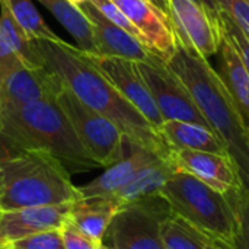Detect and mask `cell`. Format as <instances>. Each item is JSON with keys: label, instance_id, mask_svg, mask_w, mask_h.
Listing matches in <instances>:
<instances>
[{"label": "cell", "instance_id": "obj_1", "mask_svg": "<svg viewBox=\"0 0 249 249\" xmlns=\"http://www.w3.org/2000/svg\"><path fill=\"white\" fill-rule=\"evenodd\" d=\"M31 51L36 61L54 73L82 102L111 120L131 146L160 158L171 156L172 149L160 133L79 47H73L61 38L58 41L35 39L31 41Z\"/></svg>", "mask_w": 249, "mask_h": 249}, {"label": "cell", "instance_id": "obj_2", "mask_svg": "<svg viewBox=\"0 0 249 249\" xmlns=\"http://www.w3.org/2000/svg\"><path fill=\"white\" fill-rule=\"evenodd\" d=\"M168 66L193 95L235 165L241 187L249 193V127L225 80L209 60L178 41Z\"/></svg>", "mask_w": 249, "mask_h": 249}, {"label": "cell", "instance_id": "obj_3", "mask_svg": "<svg viewBox=\"0 0 249 249\" xmlns=\"http://www.w3.org/2000/svg\"><path fill=\"white\" fill-rule=\"evenodd\" d=\"M0 146H4L6 152H45L58 159L67 171L101 168L85 150L55 101H35L0 111Z\"/></svg>", "mask_w": 249, "mask_h": 249}, {"label": "cell", "instance_id": "obj_4", "mask_svg": "<svg viewBox=\"0 0 249 249\" xmlns=\"http://www.w3.org/2000/svg\"><path fill=\"white\" fill-rule=\"evenodd\" d=\"M80 197L67 168L39 150L0 155V212L73 203Z\"/></svg>", "mask_w": 249, "mask_h": 249}, {"label": "cell", "instance_id": "obj_5", "mask_svg": "<svg viewBox=\"0 0 249 249\" xmlns=\"http://www.w3.org/2000/svg\"><path fill=\"white\" fill-rule=\"evenodd\" d=\"M172 212L231 244L235 241L236 217L232 203L198 178L184 171H175L159 193Z\"/></svg>", "mask_w": 249, "mask_h": 249}, {"label": "cell", "instance_id": "obj_6", "mask_svg": "<svg viewBox=\"0 0 249 249\" xmlns=\"http://www.w3.org/2000/svg\"><path fill=\"white\" fill-rule=\"evenodd\" d=\"M55 102L70 121L85 150L101 168H108L125 156V137L111 120L88 107L64 85Z\"/></svg>", "mask_w": 249, "mask_h": 249}, {"label": "cell", "instance_id": "obj_7", "mask_svg": "<svg viewBox=\"0 0 249 249\" xmlns=\"http://www.w3.org/2000/svg\"><path fill=\"white\" fill-rule=\"evenodd\" d=\"M171 213V206L160 194L121 206L104 239L112 249H165L160 225Z\"/></svg>", "mask_w": 249, "mask_h": 249}, {"label": "cell", "instance_id": "obj_8", "mask_svg": "<svg viewBox=\"0 0 249 249\" xmlns=\"http://www.w3.org/2000/svg\"><path fill=\"white\" fill-rule=\"evenodd\" d=\"M136 64L165 121L177 120L209 127L193 95L165 60L153 55L149 61Z\"/></svg>", "mask_w": 249, "mask_h": 249}, {"label": "cell", "instance_id": "obj_9", "mask_svg": "<svg viewBox=\"0 0 249 249\" xmlns=\"http://www.w3.org/2000/svg\"><path fill=\"white\" fill-rule=\"evenodd\" d=\"M171 25L177 41L209 60L220 50L223 25L201 0H169Z\"/></svg>", "mask_w": 249, "mask_h": 249}, {"label": "cell", "instance_id": "obj_10", "mask_svg": "<svg viewBox=\"0 0 249 249\" xmlns=\"http://www.w3.org/2000/svg\"><path fill=\"white\" fill-rule=\"evenodd\" d=\"M61 86V80L42 64H19L0 83V111L35 101H55Z\"/></svg>", "mask_w": 249, "mask_h": 249}, {"label": "cell", "instance_id": "obj_11", "mask_svg": "<svg viewBox=\"0 0 249 249\" xmlns=\"http://www.w3.org/2000/svg\"><path fill=\"white\" fill-rule=\"evenodd\" d=\"M90 61L107 76V79L121 92V95L128 99L143 117L159 131L163 124V117L158 109V105L144 83L136 61L117 58V57H104L99 54H89Z\"/></svg>", "mask_w": 249, "mask_h": 249}, {"label": "cell", "instance_id": "obj_12", "mask_svg": "<svg viewBox=\"0 0 249 249\" xmlns=\"http://www.w3.org/2000/svg\"><path fill=\"white\" fill-rule=\"evenodd\" d=\"M77 6L90 23L96 54L131 61H149L155 55L140 39L107 19L89 0Z\"/></svg>", "mask_w": 249, "mask_h": 249}, {"label": "cell", "instance_id": "obj_13", "mask_svg": "<svg viewBox=\"0 0 249 249\" xmlns=\"http://www.w3.org/2000/svg\"><path fill=\"white\" fill-rule=\"evenodd\" d=\"M140 31L144 45L166 63L177 51V36L171 20L147 0H112Z\"/></svg>", "mask_w": 249, "mask_h": 249}, {"label": "cell", "instance_id": "obj_14", "mask_svg": "<svg viewBox=\"0 0 249 249\" xmlns=\"http://www.w3.org/2000/svg\"><path fill=\"white\" fill-rule=\"evenodd\" d=\"M69 212L70 203L0 212V245L6 247L39 232L58 231L69 220Z\"/></svg>", "mask_w": 249, "mask_h": 249}, {"label": "cell", "instance_id": "obj_15", "mask_svg": "<svg viewBox=\"0 0 249 249\" xmlns=\"http://www.w3.org/2000/svg\"><path fill=\"white\" fill-rule=\"evenodd\" d=\"M171 159L178 171L191 174L222 194H228L241 187L235 165L226 155L172 149Z\"/></svg>", "mask_w": 249, "mask_h": 249}, {"label": "cell", "instance_id": "obj_16", "mask_svg": "<svg viewBox=\"0 0 249 249\" xmlns=\"http://www.w3.org/2000/svg\"><path fill=\"white\" fill-rule=\"evenodd\" d=\"M120 207V203L109 196L79 197L70 203L69 220L85 236H88L95 247H98L104 244L107 229L109 228Z\"/></svg>", "mask_w": 249, "mask_h": 249}, {"label": "cell", "instance_id": "obj_17", "mask_svg": "<svg viewBox=\"0 0 249 249\" xmlns=\"http://www.w3.org/2000/svg\"><path fill=\"white\" fill-rule=\"evenodd\" d=\"M131 146V144H130ZM133 152L128 156H124L117 163L111 165L104 171L98 178L90 181L86 185L79 187L80 197H93V196H112L121 187H124L139 171L147 165L160 159V156L147 152L144 149L131 146Z\"/></svg>", "mask_w": 249, "mask_h": 249}, {"label": "cell", "instance_id": "obj_18", "mask_svg": "<svg viewBox=\"0 0 249 249\" xmlns=\"http://www.w3.org/2000/svg\"><path fill=\"white\" fill-rule=\"evenodd\" d=\"M19 64L41 66L31 51V41L9 9L0 3V83Z\"/></svg>", "mask_w": 249, "mask_h": 249}, {"label": "cell", "instance_id": "obj_19", "mask_svg": "<svg viewBox=\"0 0 249 249\" xmlns=\"http://www.w3.org/2000/svg\"><path fill=\"white\" fill-rule=\"evenodd\" d=\"M165 249H236L233 244L203 231L177 213H171L160 225Z\"/></svg>", "mask_w": 249, "mask_h": 249}, {"label": "cell", "instance_id": "obj_20", "mask_svg": "<svg viewBox=\"0 0 249 249\" xmlns=\"http://www.w3.org/2000/svg\"><path fill=\"white\" fill-rule=\"evenodd\" d=\"M159 133L171 149L210 152V153L228 156L223 143L206 125L169 120V121H163V124L159 128Z\"/></svg>", "mask_w": 249, "mask_h": 249}, {"label": "cell", "instance_id": "obj_21", "mask_svg": "<svg viewBox=\"0 0 249 249\" xmlns=\"http://www.w3.org/2000/svg\"><path fill=\"white\" fill-rule=\"evenodd\" d=\"M175 171L178 169L174 165L171 156L160 158L139 171L124 187H121L109 197L120 203V206H125L137 200L159 194L162 187L166 184V181L172 177Z\"/></svg>", "mask_w": 249, "mask_h": 249}, {"label": "cell", "instance_id": "obj_22", "mask_svg": "<svg viewBox=\"0 0 249 249\" xmlns=\"http://www.w3.org/2000/svg\"><path fill=\"white\" fill-rule=\"evenodd\" d=\"M217 55L220 61L217 73L225 80L247 125L249 127V74L239 58L238 51L235 50L232 41L229 39L225 31Z\"/></svg>", "mask_w": 249, "mask_h": 249}, {"label": "cell", "instance_id": "obj_23", "mask_svg": "<svg viewBox=\"0 0 249 249\" xmlns=\"http://www.w3.org/2000/svg\"><path fill=\"white\" fill-rule=\"evenodd\" d=\"M38 1L54 15V18L63 25V28L74 38L77 47L82 51L89 54H96L90 23L77 4L71 3L70 0H38Z\"/></svg>", "mask_w": 249, "mask_h": 249}, {"label": "cell", "instance_id": "obj_24", "mask_svg": "<svg viewBox=\"0 0 249 249\" xmlns=\"http://www.w3.org/2000/svg\"><path fill=\"white\" fill-rule=\"evenodd\" d=\"M12 16L15 18L19 28L23 31L29 41L35 39H50L58 41L60 36L53 32V29L45 23L39 12L36 10L32 0H0Z\"/></svg>", "mask_w": 249, "mask_h": 249}, {"label": "cell", "instance_id": "obj_25", "mask_svg": "<svg viewBox=\"0 0 249 249\" xmlns=\"http://www.w3.org/2000/svg\"><path fill=\"white\" fill-rule=\"evenodd\" d=\"M232 203L236 217V233L233 245L236 249H249V193L242 187L226 194Z\"/></svg>", "mask_w": 249, "mask_h": 249}, {"label": "cell", "instance_id": "obj_26", "mask_svg": "<svg viewBox=\"0 0 249 249\" xmlns=\"http://www.w3.org/2000/svg\"><path fill=\"white\" fill-rule=\"evenodd\" d=\"M6 247L13 249H66L60 229L39 232V233L22 238L19 241H15Z\"/></svg>", "mask_w": 249, "mask_h": 249}, {"label": "cell", "instance_id": "obj_27", "mask_svg": "<svg viewBox=\"0 0 249 249\" xmlns=\"http://www.w3.org/2000/svg\"><path fill=\"white\" fill-rule=\"evenodd\" d=\"M220 19H222L223 31L226 32V35L232 41L235 50L239 54V58H241L245 70L249 74V35H247L226 13L220 12Z\"/></svg>", "mask_w": 249, "mask_h": 249}, {"label": "cell", "instance_id": "obj_28", "mask_svg": "<svg viewBox=\"0 0 249 249\" xmlns=\"http://www.w3.org/2000/svg\"><path fill=\"white\" fill-rule=\"evenodd\" d=\"M107 19H109L112 23L118 25L120 28L125 29L128 34H131L133 36H136L137 39H140L144 44L143 35L140 34V31L128 20V18L117 7V4L112 0H89Z\"/></svg>", "mask_w": 249, "mask_h": 249}, {"label": "cell", "instance_id": "obj_29", "mask_svg": "<svg viewBox=\"0 0 249 249\" xmlns=\"http://www.w3.org/2000/svg\"><path fill=\"white\" fill-rule=\"evenodd\" d=\"M220 12L226 13L247 35H249L248 0H216Z\"/></svg>", "mask_w": 249, "mask_h": 249}, {"label": "cell", "instance_id": "obj_30", "mask_svg": "<svg viewBox=\"0 0 249 249\" xmlns=\"http://www.w3.org/2000/svg\"><path fill=\"white\" fill-rule=\"evenodd\" d=\"M60 232L66 249H96L95 244L88 236H85L76 226H73L70 220H67L60 228Z\"/></svg>", "mask_w": 249, "mask_h": 249}, {"label": "cell", "instance_id": "obj_31", "mask_svg": "<svg viewBox=\"0 0 249 249\" xmlns=\"http://www.w3.org/2000/svg\"><path fill=\"white\" fill-rule=\"evenodd\" d=\"M150 4H153L156 9H159L165 16L169 18V13H171V4H169V0H147ZM171 20V19H169Z\"/></svg>", "mask_w": 249, "mask_h": 249}, {"label": "cell", "instance_id": "obj_32", "mask_svg": "<svg viewBox=\"0 0 249 249\" xmlns=\"http://www.w3.org/2000/svg\"><path fill=\"white\" fill-rule=\"evenodd\" d=\"M213 13H216V15H220V9H219V4H217V1L216 0H201Z\"/></svg>", "mask_w": 249, "mask_h": 249}, {"label": "cell", "instance_id": "obj_33", "mask_svg": "<svg viewBox=\"0 0 249 249\" xmlns=\"http://www.w3.org/2000/svg\"><path fill=\"white\" fill-rule=\"evenodd\" d=\"M96 249H112L111 247H108L107 244H101V245H98L96 247Z\"/></svg>", "mask_w": 249, "mask_h": 249}, {"label": "cell", "instance_id": "obj_34", "mask_svg": "<svg viewBox=\"0 0 249 249\" xmlns=\"http://www.w3.org/2000/svg\"><path fill=\"white\" fill-rule=\"evenodd\" d=\"M71 3H74V4H80V3H83V1H86V0H70Z\"/></svg>", "mask_w": 249, "mask_h": 249}, {"label": "cell", "instance_id": "obj_35", "mask_svg": "<svg viewBox=\"0 0 249 249\" xmlns=\"http://www.w3.org/2000/svg\"><path fill=\"white\" fill-rule=\"evenodd\" d=\"M0 249H13V248H9V247H1Z\"/></svg>", "mask_w": 249, "mask_h": 249}, {"label": "cell", "instance_id": "obj_36", "mask_svg": "<svg viewBox=\"0 0 249 249\" xmlns=\"http://www.w3.org/2000/svg\"><path fill=\"white\" fill-rule=\"evenodd\" d=\"M0 248H1V245H0Z\"/></svg>", "mask_w": 249, "mask_h": 249}]
</instances>
